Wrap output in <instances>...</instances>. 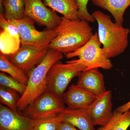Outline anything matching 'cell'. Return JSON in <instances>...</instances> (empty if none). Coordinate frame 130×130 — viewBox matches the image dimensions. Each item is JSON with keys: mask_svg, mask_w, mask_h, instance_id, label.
<instances>
[{"mask_svg": "<svg viewBox=\"0 0 130 130\" xmlns=\"http://www.w3.org/2000/svg\"><path fill=\"white\" fill-rule=\"evenodd\" d=\"M89 23L79 19L70 20L61 17L56 29L57 36L49 44L48 49L66 55L77 50L94 35Z\"/></svg>", "mask_w": 130, "mask_h": 130, "instance_id": "cell-1", "label": "cell"}, {"mask_svg": "<svg viewBox=\"0 0 130 130\" xmlns=\"http://www.w3.org/2000/svg\"><path fill=\"white\" fill-rule=\"evenodd\" d=\"M98 25V35L108 58H115L123 54L128 47L129 29L113 22L111 16L100 11L92 13Z\"/></svg>", "mask_w": 130, "mask_h": 130, "instance_id": "cell-2", "label": "cell"}, {"mask_svg": "<svg viewBox=\"0 0 130 130\" xmlns=\"http://www.w3.org/2000/svg\"><path fill=\"white\" fill-rule=\"evenodd\" d=\"M63 58V54L48 49L42 60L30 72L25 91L17 104L19 113L21 114V112L47 90V75L49 71L54 64Z\"/></svg>", "mask_w": 130, "mask_h": 130, "instance_id": "cell-3", "label": "cell"}, {"mask_svg": "<svg viewBox=\"0 0 130 130\" xmlns=\"http://www.w3.org/2000/svg\"><path fill=\"white\" fill-rule=\"evenodd\" d=\"M100 42L97 32L80 48L74 52L67 54V59L77 57L76 59L86 68L85 70L101 68L109 70L112 68V64L106 55Z\"/></svg>", "mask_w": 130, "mask_h": 130, "instance_id": "cell-4", "label": "cell"}, {"mask_svg": "<svg viewBox=\"0 0 130 130\" xmlns=\"http://www.w3.org/2000/svg\"><path fill=\"white\" fill-rule=\"evenodd\" d=\"M58 62L51 67L48 73L47 90L62 98L70 82L86 68L76 59L67 61L66 64Z\"/></svg>", "mask_w": 130, "mask_h": 130, "instance_id": "cell-5", "label": "cell"}, {"mask_svg": "<svg viewBox=\"0 0 130 130\" xmlns=\"http://www.w3.org/2000/svg\"><path fill=\"white\" fill-rule=\"evenodd\" d=\"M62 98L46 90L23 111V115L32 120L57 116L66 108Z\"/></svg>", "mask_w": 130, "mask_h": 130, "instance_id": "cell-6", "label": "cell"}, {"mask_svg": "<svg viewBox=\"0 0 130 130\" xmlns=\"http://www.w3.org/2000/svg\"><path fill=\"white\" fill-rule=\"evenodd\" d=\"M8 21L18 29L21 37V45L31 44L39 47H48L57 35L56 29L43 31L37 30L35 26V21L28 17Z\"/></svg>", "mask_w": 130, "mask_h": 130, "instance_id": "cell-7", "label": "cell"}, {"mask_svg": "<svg viewBox=\"0 0 130 130\" xmlns=\"http://www.w3.org/2000/svg\"><path fill=\"white\" fill-rule=\"evenodd\" d=\"M48 50V47L21 45L15 53L6 56L11 62L23 70L28 76L42 60Z\"/></svg>", "mask_w": 130, "mask_h": 130, "instance_id": "cell-8", "label": "cell"}, {"mask_svg": "<svg viewBox=\"0 0 130 130\" xmlns=\"http://www.w3.org/2000/svg\"><path fill=\"white\" fill-rule=\"evenodd\" d=\"M24 17H28L48 30L55 29L59 24L61 17L44 5L42 0H24Z\"/></svg>", "mask_w": 130, "mask_h": 130, "instance_id": "cell-9", "label": "cell"}, {"mask_svg": "<svg viewBox=\"0 0 130 130\" xmlns=\"http://www.w3.org/2000/svg\"><path fill=\"white\" fill-rule=\"evenodd\" d=\"M112 100L111 91L107 90L85 108L94 126H103L111 119L113 114Z\"/></svg>", "mask_w": 130, "mask_h": 130, "instance_id": "cell-10", "label": "cell"}, {"mask_svg": "<svg viewBox=\"0 0 130 130\" xmlns=\"http://www.w3.org/2000/svg\"><path fill=\"white\" fill-rule=\"evenodd\" d=\"M0 51L5 55L14 53L21 46L20 33L17 27L0 13Z\"/></svg>", "mask_w": 130, "mask_h": 130, "instance_id": "cell-11", "label": "cell"}, {"mask_svg": "<svg viewBox=\"0 0 130 130\" xmlns=\"http://www.w3.org/2000/svg\"><path fill=\"white\" fill-rule=\"evenodd\" d=\"M33 120L0 105V130H32Z\"/></svg>", "mask_w": 130, "mask_h": 130, "instance_id": "cell-12", "label": "cell"}, {"mask_svg": "<svg viewBox=\"0 0 130 130\" xmlns=\"http://www.w3.org/2000/svg\"><path fill=\"white\" fill-rule=\"evenodd\" d=\"M78 77L77 85L96 96H100L107 91L104 76L98 68L84 70Z\"/></svg>", "mask_w": 130, "mask_h": 130, "instance_id": "cell-13", "label": "cell"}, {"mask_svg": "<svg viewBox=\"0 0 130 130\" xmlns=\"http://www.w3.org/2000/svg\"><path fill=\"white\" fill-rule=\"evenodd\" d=\"M98 96L77 85H72L62 96L67 107L72 109L87 108Z\"/></svg>", "mask_w": 130, "mask_h": 130, "instance_id": "cell-14", "label": "cell"}, {"mask_svg": "<svg viewBox=\"0 0 130 130\" xmlns=\"http://www.w3.org/2000/svg\"><path fill=\"white\" fill-rule=\"evenodd\" d=\"M58 115L62 122L68 123L79 130H96L86 109L67 107Z\"/></svg>", "mask_w": 130, "mask_h": 130, "instance_id": "cell-15", "label": "cell"}, {"mask_svg": "<svg viewBox=\"0 0 130 130\" xmlns=\"http://www.w3.org/2000/svg\"><path fill=\"white\" fill-rule=\"evenodd\" d=\"M94 6L109 12L115 22L123 25L124 15L130 6V0H91Z\"/></svg>", "mask_w": 130, "mask_h": 130, "instance_id": "cell-16", "label": "cell"}, {"mask_svg": "<svg viewBox=\"0 0 130 130\" xmlns=\"http://www.w3.org/2000/svg\"><path fill=\"white\" fill-rule=\"evenodd\" d=\"M44 5L54 11L70 20L78 19V6L77 0H43Z\"/></svg>", "mask_w": 130, "mask_h": 130, "instance_id": "cell-17", "label": "cell"}, {"mask_svg": "<svg viewBox=\"0 0 130 130\" xmlns=\"http://www.w3.org/2000/svg\"><path fill=\"white\" fill-rule=\"evenodd\" d=\"M0 70L26 85L28 76L20 68L11 62L7 56L0 53Z\"/></svg>", "mask_w": 130, "mask_h": 130, "instance_id": "cell-18", "label": "cell"}, {"mask_svg": "<svg viewBox=\"0 0 130 130\" xmlns=\"http://www.w3.org/2000/svg\"><path fill=\"white\" fill-rule=\"evenodd\" d=\"M113 115L106 124L96 130H127L130 126V109L121 113L114 111Z\"/></svg>", "mask_w": 130, "mask_h": 130, "instance_id": "cell-19", "label": "cell"}, {"mask_svg": "<svg viewBox=\"0 0 130 130\" xmlns=\"http://www.w3.org/2000/svg\"><path fill=\"white\" fill-rule=\"evenodd\" d=\"M4 16L7 20L21 19L24 17V0H3Z\"/></svg>", "mask_w": 130, "mask_h": 130, "instance_id": "cell-20", "label": "cell"}, {"mask_svg": "<svg viewBox=\"0 0 130 130\" xmlns=\"http://www.w3.org/2000/svg\"><path fill=\"white\" fill-rule=\"evenodd\" d=\"M20 97L16 91L7 87L0 86V102L13 111L19 112L17 104Z\"/></svg>", "mask_w": 130, "mask_h": 130, "instance_id": "cell-21", "label": "cell"}, {"mask_svg": "<svg viewBox=\"0 0 130 130\" xmlns=\"http://www.w3.org/2000/svg\"><path fill=\"white\" fill-rule=\"evenodd\" d=\"M62 121L59 116L33 120L32 130H59Z\"/></svg>", "mask_w": 130, "mask_h": 130, "instance_id": "cell-22", "label": "cell"}, {"mask_svg": "<svg viewBox=\"0 0 130 130\" xmlns=\"http://www.w3.org/2000/svg\"><path fill=\"white\" fill-rule=\"evenodd\" d=\"M0 85L15 91L21 95L24 92L26 87V85L2 72L0 73Z\"/></svg>", "mask_w": 130, "mask_h": 130, "instance_id": "cell-23", "label": "cell"}, {"mask_svg": "<svg viewBox=\"0 0 130 130\" xmlns=\"http://www.w3.org/2000/svg\"><path fill=\"white\" fill-rule=\"evenodd\" d=\"M78 6V19L87 21L89 23H94L95 19L89 13L87 5L89 0H77Z\"/></svg>", "mask_w": 130, "mask_h": 130, "instance_id": "cell-24", "label": "cell"}, {"mask_svg": "<svg viewBox=\"0 0 130 130\" xmlns=\"http://www.w3.org/2000/svg\"><path fill=\"white\" fill-rule=\"evenodd\" d=\"M129 109H130V100L128 102L117 108L115 109V111L123 113Z\"/></svg>", "mask_w": 130, "mask_h": 130, "instance_id": "cell-25", "label": "cell"}, {"mask_svg": "<svg viewBox=\"0 0 130 130\" xmlns=\"http://www.w3.org/2000/svg\"><path fill=\"white\" fill-rule=\"evenodd\" d=\"M59 130H79L68 123L62 122L61 123Z\"/></svg>", "mask_w": 130, "mask_h": 130, "instance_id": "cell-26", "label": "cell"}, {"mask_svg": "<svg viewBox=\"0 0 130 130\" xmlns=\"http://www.w3.org/2000/svg\"><path fill=\"white\" fill-rule=\"evenodd\" d=\"M3 0H0V9H1V13H3L4 14L5 10L4 7L3 6Z\"/></svg>", "mask_w": 130, "mask_h": 130, "instance_id": "cell-27", "label": "cell"}]
</instances>
